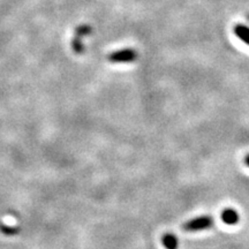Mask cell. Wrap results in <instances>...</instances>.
<instances>
[{
    "mask_svg": "<svg viewBox=\"0 0 249 249\" xmlns=\"http://www.w3.org/2000/svg\"><path fill=\"white\" fill-rule=\"evenodd\" d=\"M214 225V219L209 214H203L196 218H192L182 225V230L186 232H198L209 230Z\"/></svg>",
    "mask_w": 249,
    "mask_h": 249,
    "instance_id": "6da1fadb",
    "label": "cell"
},
{
    "mask_svg": "<svg viewBox=\"0 0 249 249\" xmlns=\"http://www.w3.org/2000/svg\"><path fill=\"white\" fill-rule=\"evenodd\" d=\"M136 59V52L132 49H124L110 54L108 60L112 62H132Z\"/></svg>",
    "mask_w": 249,
    "mask_h": 249,
    "instance_id": "7a4b0ae2",
    "label": "cell"
},
{
    "mask_svg": "<svg viewBox=\"0 0 249 249\" xmlns=\"http://www.w3.org/2000/svg\"><path fill=\"white\" fill-rule=\"evenodd\" d=\"M90 33H91V28L88 26H81L77 28L76 37L73 40V49L76 53H81V52H83V45L82 43H81V39Z\"/></svg>",
    "mask_w": 249,
    "mask_h": 249,
    "instance_id": "3957f363",
    "label": "cell"
},
{
    "mask_svg": "<svg viewBox=\"0 0 249 249\" xmlns=\"http://www.w3.org/2000/svg\"><path fill=\"white\" fill-rule=\"evenodd\" d=\"M220 218H222L223 223L226 224V225H236L239 223V217L238 211L232 209V208H227V209H224L220 213Z\"/></svg>",
    "mask_w": 249,
    "mask_h": 249,
    "instance_id": "277c9868",
    "label": "cell"
},
{
    "mask_svg": "<svg viewBox=\"0 0 249 249\" xmlns=\"http://www.w3.org/2000/svg\"><path fill=\"white\" fill-rule=\"evenodd\" d=\"M163 246L166 249H178V238L173 233H166L161 238Z\"/></svg>",
    "mask_w": 249,
    "mask_h": 249,
    "instance_id": "5b68a950",
    "label": "cell"
},
{
    "mask_svg": "<svg viewBox=\"0 0 249 249\" xmlns=\"http://www.w3.org/2000/svg\"><path fill=\"white\" fill-rule=\"evenodd\" d=\"M235 35L240 38L242 42L249 45V28L244 26V24H236L234 28Z\"/></svg>",
    "mask_w": 249,
    "mask_h": 249,
    "instance_id": "8992f818",
    "label": "cell"
},
{
    "mask_svg": "<svg viewBox=\"0 0 249 249\" xmlns=\"http://www.w3.org/2000/svg\"><path fill=\"white\" fill-rule=\"evenodd\" d=\"M0 231H1L6 235H15L20 232L17 227H9V226L4 225V224H0Z\"/></svg>",
    "mask_w": 249,
    "mask_h": 249,
    "instance_id": "52a82bcc",
    "label": "cell"
},
{
    "mask_svg": "<svg viewBox=\"0 0 249 249\" xmlns=\"http://www.w3.org/2000/svg\"><path fill=\"white\" fill-rule=\"evenodd\" d=\"M245 163H246V165H247V166L249 167V154L245 157Z\"/></svg>",
    "mask_w": 249,
    "mask_h": 249,
    "instance_id": "ba28073f",
    "label": "cell"
},
{
    "mask_svg": "<svg viewBox=\"0 0 249 249\" xmlns=\"http://www.w3.org/2000/svg\"><path fill=\"white\" fill-rule=\"evenodd\" d=\"M248 20H249V15H248Z\"/></svg>",
    "mask_w": 249,
    "mask_h": 249,
    "instance_id": "9c48e42d",
    "label": "cell"
}]
</instances>
